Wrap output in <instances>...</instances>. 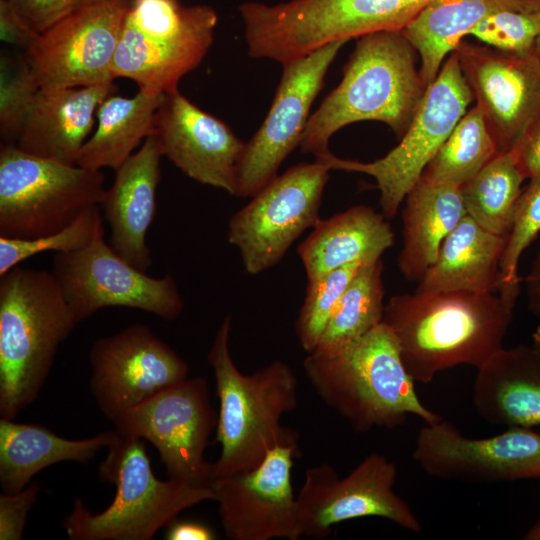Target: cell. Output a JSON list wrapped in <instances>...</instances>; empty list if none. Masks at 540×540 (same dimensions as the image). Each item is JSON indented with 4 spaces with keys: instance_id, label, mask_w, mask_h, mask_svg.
<instances>
[{
    "instance_id": "cell-1",
    "label": "cell",
    "mask_w": 540,
    "mask_h": 540,
    "mask_svg": "<svg viewBox=\"0 0 540 540\" xmlns=\"http://www.w3.org/2000/svg\"><path fill=\"white\" fill-rule=\"evenodd\" d=\"M513 308L493 292L415 291L392 296L383 322L393 332L411 377L429 383L458 365L478 368L502 348Z\"/></svg>"
},
{
    "instance_id": "cell-2",
    "label": "cell",
    "mask_w": 540,
    "mask_h": 540,
    "mask_svg": "<svg viewBox=\"0 0 540 540\" xmlns=\"http://www.w3.org/2000/svg\"><path fill=\"white\" fill-rule=\"evenodd\" d=\"M303 367L320 399L358 433L393 429L410 415L427 424L443 419L421 402L397 340L383 321L340 349L309 352Z\"/></svg>"
},
{
    "instance_id": "cell-3",
    "label": "cell",
    "mask_w": 540,
    "mask_h": 540,
    "mask_svg": "<svg viewBox=\"0 0 540 540\" xmlns=\"http://www.w3.org/2000/svg\"><path fill=\"white\" fill-rule=\"evenodd\" d=\"M231 327L227 315L207 356L219 400L216 441L221 448L212 462V479L257 467L277 446L299 450V433L281 423L282 416L297 407L294 371L287 363L274 360L251 374L242 373L230 352Z\"/></svg>"
},
{
    "instance_id": "cell-4",
    "label": "cell",
    "mask_w": 540,
    "mask_h": 540,
    "mask_svg": "<svg viewBox=\"0 0 540 540\" xmlns=\"http://www.w3.org/2000/svg\"><path fill=\"white\" fill-rule=\"evenodd\" d=\"M414 51L402 31L359 37L341 82L310 115L301 150L322 159L335 132L363 120L381 121L401 139L426 90Z\"/></svg>"
},
{
    "instance_id": "cell-5",
    "label": "cell",
    "mask_w": 540,
    "mask_h": 540,
    "mask_svg": "<svg viewBox=\"0 0 540 540\" xmlns=\"http://www.w3.org/2000/svg\"><path fill=\"white\" fill-rule=\"evenodd\" d=\"M80 323L52 271L19 265L0 276V416L38 397L59 345Z\"/></svg>"
},
{
    "instance_id": "cell-6",
    "label": "cell",
    "mask_w": 540,
    "mask_h": 540,
    "mask_svg": "<svg viewBox=\"0 0 540 540\" xmlns=\"http://www.w3.org/2000/svg\"><path fill=\"white\" fill-rule=\"evenodd\" d=\"M107 449L98 477L116 487L114 499L94 514L76 498L62 523L70 540H151L181 511L215 500L210 486L157 478L142 438L117 432Z\"/></svg>"
},
{
    "instance_id": "cell-7",
    "label": "cell",
    "mask_w": 540,
    "mask_h": 540,
    "mask_svg": "<svg viewBox=\"0 0 540 540\" xmlns=\"http://www.w3.org/2000/svg\"><path fill=\"white\" fill-rule=\"evenodd\" d=\"M433 0L246 2L239 12L248 54L282 65L335 41L402 31Z\"/></svg>"
},
{
    "instance_id": "cell-8",
    "label": "cell",
    "mask_w": 540,
    "mask_h": 540,
    "mask_svg": "<svg viewBox=\"0 0 540 540\" xmlns=\"http://www.w3.org/2000/svg\"><path fill=\"white\" fill-rule=\"evenodd\" d=\"M217 23L214 9L204 4L131 0L112 63L114 78L131 79L152 96L178 89L207 54Z\"/></svg>"
},
{
    "instance_id": "cell-9",
    "label": "cell",
    "mask_w": 540,
    "mask_h": 540,
    "mask_svg": "<svg viewBox=\"0 0 540 540\" xmlns=\"http://www.w3.org/2000/svg\"><path fill=\"white\" fill-rule=\"evenodd\" d=\"M106 189L101 170L69 165L0 148V237L33 239L68 227L100 206Z\"/></svg>"
},
{
    "instance_id": "cell-10",
    "label": "cell",
    "mask_w": 540,
    "mask_h": 540,
    "mask_svg": "<svg viewBox=\"0 0 540 540\" xmlns=\"http://www.w3.org/2000/svg\"><path fill=\"white\" fill-rule=\"evenodd\" d=\"M473 100V92L454 50L427 86L399 144L387 155L368 163L341 159L332 154L319 160L330 170L372 176L380 191L382 214L391 219Z\"/></svg>"
},
{
    "instance_id": "cell-11",
    "label": "cell",
    "mask_w": 540,
    "mask_h": 540,
    "mask_svg": "<svg viewBox=\"0 0 540 540\" xmlns=\"http://www.w3.org/2000/svg\"><path fill=\"white\" fill-rule=\"evenodd\" d=\"M329 171L316 159L290 167L230 218L227 240L238 249L247 273L279 263L292 243L315 226Z\"/></svg>"
},
{
    "instance_id": "cell-12",
    "label": "cell",
    "mask_w": 540,
    "mask_h": 540,
    "mask_svg": "<svg viewBox=\"0 0 540 540\" xmlns=\"http://www.w3.org/2000/svg\"><path fill=\"white\" fill-rule=\"evenodd\" d=\"M52 273L81 322L106 307H125L174 320L184 309L170 275L152 277L118 255L104 238L102 225L85 248L55 253Z\"/></svg>"
},
{
    "instance_id": "cell-13",
    "label": "cell",
    "mask_w": 540,
    "mask_h": 540,
    "mask_svg": "<svg viewBox=\"0 0 540 540\" xmlns=\"http://www.w3.org/2000/svg\"><path fill=\"white\" fill-rule=\"evenodd\" d=\"M217 420L208 382L196 376L164 389L113 423L118 433L149 441L158 450L169 478L210 486L212 462L204 454Z\"/></svg>"
},
{
    "instance_id": "cell-14",
    "label": "cell",
    "mask_w": 540,
    "mask_h": 540,
    "mask_svg": "<svg viewBox=\"0 0 540 540\" xmlns=\"http://www.w3.org/2000/svg\"><path fill=\"white\" fill-rule=\"evenodd\" d=\"M395 463L382 454L366 456L348 475L322 463L305 471L297 494L303 537L327 538L333 525L363 517H380L412 531L422 525L409 504L394 490Z\"/></svg>"
},
{
    "instance_id": "cell-15",
    "label": "cell",
    "mask_w": 540,
    "mask_h": 540,
    "mask_svg": "<svg viewBox=\"0 0 540 540\" xmlns=\"http://www.w3.org/2000/svg\"><path fill=\"white\" fill-rule=\"evenodd\" d=\"M131 0H104L40 33L23 57L40 88L114 81L112 63Z\"/></svg>"
},
{
    "instance_id": "cell-16",
    "label": "cell",
    "mask_w": 540,
    "mask_h": 540,
    "mask_svg": "<svg viewBox=\"0 0 540 540\" xmlns=\"http://www.w3.org/2000/svg\"><path fill=\"white\" fill-rule=\"evenodd\" d=\"M346 42L328 43L283 64L269 112L256 133L245 142L238 160L234 196H254L277 176L282 162L299 146L313 101Z\"/></svg>"
},
{
    "instance_id": "cell-17",
    "label": "cell",
    "mask_w": 540,
    "mask_h": 540,
    "mask_svg": "<svg viewBox=\"0 0 540 540\" xmlns=\"http://www.w3.org/2000/svg\"><path fill=\"white\" fill-rule=\"evenodd\" d=\"M90 392L112 422L189 377L188 363L148 326L131 324L98 338L89 351Z\"/></svg>"
},
{
    "instance_id": "cell-18",
    "label": "cell",
    "mask_w": 540,
    "mask_h": 540,
    "mask_svg": "<svg viewBox=\"0 0 540 540\" xmlns=\"http://www.w3.org/2000/svg\"><path fill=\"white\" fill-rule=\"evenodd\" d=\"M419 430L413 459L431 477L467 483L540 478V434L512 427L496 436L471 438L440 420Z\"/></svg>"
},
{
    "instance_id": "cell-19",
    "label": "cell",
    "mask_w": 540,
    "mask_h": 540,
    "mask_svg": "<svg viewBox=\"0 0 540 540\" xmlns=\"http://www.w3.org/2000/svg\"><path fill=\"white\" fill-rule=\"evenodd\" d=\"M300 451L287 446L270 450L255 468L213 478L225 536L231 540H297L303 537L291 482L294 458Z\"/></svg>"
},
{
    "instance_id": "cell-20",
    "label": "cell",
    "mask_w": 540,
    "mask_h": 540,
    "mask_svg": "<svg viewBox=\"0 0 540 540\" xmlns=\"http://www.w3.org/2000/svg\"><path fill=\"white\" fill-rule=\"evenodd\" d=\"M464 76L481 108L498 153L516 149L540 114V61L461 41Z\"/></svg>"
},
{
    "instance_id": "cell-21",
    "label": "cell",
    "mask_w": 540,
    "mask_h": 540,
    "mask_svg": "<svg viewBox=\"0 0 540 540\" xmlns=\"http://www.w3.org/2000/svg\"><path fill=\"white\" fill-rule=\"evenodd\" d=\"M153 126L163 156L186 176L234 195L245 142L226 123L175 89L164 94Z\"/></svg>"
},
{
    "instance_id": "cell-22",
    "label": "cell",
    "mask_w": 540,
    "mask_h": 540,
    "mask_svg": "<svg viewBox=\"0 0 540 540\" xmlns=\"http://www.w3.org/2000/svg\"><path fill=\"white\" fill-rule=\"evenodd\" d=\"M163 156L157 138L148 136L117 170L100 205L107 220L114 251L146 272L153 259L146 242L156 212V194Z\"/></svg>"
},
{
    "instance_id": "cell-23",
    "label": "cell",
    "mask_w": 540,
    "mask_h": 540,
    "mask_svg": "<svg viewBox=\"0 0 540 540\" xmlns=\"http://www.w3.org/2000/svg\"><path fill=\"white\" fill-rule=\"evenodd\" d=\"M115 90L114 83L40 88L15 145L35 156L76 165L99 105Z\"/></svg>"
},
{
    "instance_id": "cell-24",
    "label": "cell",
    "mask_w": 540,
    "mask_h": 540,
    "mask_svg": "<svg viewBox=\"0 0 540 540\" xmlns=\"http://www.w3.org/2000/svg\"><path fill=\"white\" fill-rule=\"evenodd\" d=\"M472 402L490 424L540 425V329L532 343L502 347L477 368Z\"/></svg>"
},
{
    "instance_id": "cell-25",
    "label": "cell",
    "mask_w": 540,
    "mask_h": 540,
    "mask_svg": "<svg viewBox=\"0 0 540 540\" xmlns=\"http://www.w3.org/2000/svg\"><path fill=\"white\" fill-rule=\"evenodd\" d=\"M312 229L297 249L307 281L349 264L380 260L395 241L385 216L366 205L319 219Z\"/></svg>"
},
{
    "instance_id": "cell-26",
    "label": "cell",
    "mask_w": 540,
    "mask_h": 540,
    "mask_svg": "<svg viewBox=\"0 0 540 540\" xmlns=\"http://www.w3.org/2000/svg\"><path fill=\"white\" fill-rule=\"evenodd\" d=\"M509 235L487 231L466 215L443 241L417 292H499L500 263Z\"/></svg>"
},
{
    "instance_id": "cell-27",
    "label": "cell",
    "mask_w": 540,
    "mask_h": 540,
    "mask_svg": "<svg viewBox=\"0 0 540 540\" xmlns=\"http://www.w3.org/2000/svg\"><path fill=\"white\" fill-rule=\"evenodd\" d=\"M403 245L398 268L410 282H419L435 262L445 238L467 215L460 187L421 179L405 197Z\"/></svg>"
},
{
    "instance_id": "cell-28",
    "label": "cell",
    "mask_w": 540,
    "mask_h": 540,
    "mask_svg": "<svg viewBox=\"0 0 540 540\" xmlns=\"http://www.w3.org/2000/svg\"><path fill=\"white\" fill-rule=\"evenodd\" d=\"M117 431L85 439H67L46 427L0 419V483L6 493L24 489L41 470L63 462L88 463L108 447Z\"/></svg>"
},
{
    "instance_id": "cell-29",
    "label": "cell",
    "mask_w": 540,
    "mask_h": 540,
    "mask_svg": "<svg viewBox=\"0 0 540 540\" xmlns=\"http://www.w3.org/2000/svg\"><path fill=\"white\" fill-rule=\"evenodd\" d=\"M532 0H433L402 33L420 56L419 69L427 86L438 75L446 56L486 16L498 11L525 10Z\"/></svg>"
},
{
    "instance_id": "cell-30",
    "label": "cell",
    "mask_w": 540,
    "mask_h": 540,
    "mask_svg": "<svg viewBox=\"0 0 540 540\" xmlns=\"http://www.w3.org/2000/svg\"><path fill=\"white\" fill-rule=\"evenodd\" d=\"M163 95L138 90L133 97L109 95L96 112V129L81 149L76 165L117 170L153 133Z\"/></svg>"
},
{
    "instance_id": "cell-31",
    "label": "cell",
    "mask_w": 540,
    "mask_h": 540,
    "mask_svg": "<svg viewBox=\"0 0 540 540\" xmlns=\"http://www.w3.org/2000/svg\"><path fill=\"white\" fill-rule=\"evenodd\" d=\"M525 176L515 150L497 153L460 187L466 214L497 235H509Z\"/></svg>"
},
{
    "instance_id": "cell-32",
    "label": "cell",
    "mask_w": 540,
    "mask_h": 540,
    "mask_svg": "<svg viewBox=\"0 0 540 540\" xmlns=\"http://www.w3.org/2000/svg\"><path fill=\"white\" fill-rule=\"evenodd\" d=\"M383 270L381 259L359 268L313 351L330 352L340 349L358 340L383 321Z\"/></svg>"
},
{
    "instance_id": "cell-33",
    "label": "cell",
    "mask_w": 540,
    "mask_h": 540,
    "mask_svg": "<svg viewBox=\"0 0 540 540\" xmlns=\"http://www.w3.org/2000/svg\"><path fill=\"white\" fill-rule=\"evenodd\" d=\"M497 153L484 114L476 104L457 123L425 168L422 178L461 187Z\"/></svg>"
},
{
    "instance_id": "cell-34",
    "label": "cell",
    "mask_w": 540,
    "mask_h": 540,
    "mask_svg": "<svg viewBox=\"0 0 540 540\" xmlns=\"http://www.w3.org/2000/svg\"><path fill=\"white\" fill-rule=\"evenodd\" d=\"M362 265L349 264L308 280L295 324L299 343L307 353L318 346L343 293Z\"/></svg>"
},
{
    "instance_id": "cell-35",
    "label": "cell",
    "mask_w": 540,
    "mask_h": 540,
    "mask_svg": "<svg viewBox=\"0 0 540 540\" xmlns=\"http://www.w3.org/2000/svg\"><path fill=\"white\" fill-rule=\"evenodd\" d=\"M103 225L100 206L85 211L68 227L33 239L0 237V276L35 255L72 252L87 247Z\"/></svg>"
},
{
    "instance_id": "cell-36",
    "label": "cell",
    "mask_w": 540,
    "mask_h": 540,
    "mask_svg": "<svg viewBox=\"0 0 540 540\" xmlns=\"http://www.w3.org/2000/svg\"><path fill=\"white\" fill-rule=\"evenodd\" d=\"M540 232V181H530L519 197L514 221L502 255V285L498 294L514 307L520 292L518 265L523 252Z\"/></svg>"
},
{
    "instance_id": "cell-37",
    "label": "cell",
    "mask_w": 540,
    "mask_h": 540,
    "mask_svg": "<svg viewBox=\"0 0 540 540\" xmlns=\"http://www.w3.org/2000/svg\"><path fill=\"white\" fill-rule=\"evenodd\" d=\"M39 89L23 55L1 57L0 134L4 144H16Z\"/></svg>"
},
{
    "instance_id": "cell-38",
    "label": "cell",
    "mask_w": 540,
    "mask_h": 540,
    "mask_svg": "<svg viewBox=\"0 0 540 540\" xmlns=\"http://www.w3.org/2000/svg\"><path fill=\"white\" fill-rule=\"evenodd\" d=\"M468 35L504 53L529 55L535 52L540 35V13L532 0L529 9H506L486 16Z\"/></svg>"
},
{
    "instance_id": "cell-39",
    "label": "cell",
    "mask_w": 540,
    "mask_h": 540,
    "mask_svg": "<svg viewBox=\"0 0 540 540\" xmlns=\"http://www.w3.org/2000/svg\"><path fill=\"white\" fill-rule=\"evenodd\" d=\"M29 27L40 34L64 17L104 0H8Z\"/></svg>"
},
{
    "instance_id": "cell-40",
    "label": "cell",
    "mask_w": 540,
    "mask_h": 540,
    "mask_svg": "<svg viewBox=\"0 0 540 540\" xmlns=\"http://www.w3.org/2000/svg\"><path fill=\"white\" fill-rule=\"evenodd\" d=\"M40 486L31 481L24 489L0 495V540H21L27 516L38 498Z\"/></svg>"
},
{
    "instance_id": "cell-41",
    "label": "cell",
    "mask_w": 540,
    "mask_h": 540,
    "mask_svg": "<svg viewBox=\"0 0 540 540\" xmlns=\"http://www.w3.org/2000/svg\"><path fill=\"white\" fill-rule=\"evenodd\" d=\"M38 35L8 0H0V36L2 41L21 46L26 50Z\"/></svg>"
},
{
    "instance_id": "cell-42",
    "label": "cell",
    "mask_w": 540,
    "mask_h": 540,
    "mask_svg": "<svg viewBox=\"0 0 540 540\" xmlns=\"http://www.w3.org/2000/svg\"><path fill=\"white\" fill-rule=\"evenodd\" d=\"M514 150L525 178L540 181V114L531 123Z\"/></svg>"
},
{
    "instance_id": "cell-43",
    "label": "cell",
    "mask_w": 540,
    "mask_h": 540,
    "mask_svg": "<svg viewBox=\"0 0 540 540\" xmlns=\"http://www.w3.org/2000/svg\"><path fill=\"white\" fill-rule=\"evenodd\" d=\"M165 539L167 540H214L215 532L206 524L176 518L166 526Z\"/></svg>"
},
{
    "instance_id": "cell-44",
    "label": "cell",
    "mask_w": 540,
    "mask_h": 540,
    "mask_svg": "<svg viewBox=\"0 0 540 540\" xmlns=\"http://www.w3.org/2000/svg\"><path fill=\"white\" fill-rule=\"evenodd\" d=\"M523 281L526 289L527 307L533 314L540 315V248Z\"/></svg>"
},
{
    "instance_id": "cell-45",
    "label": "cell",
    "mask_w": 540,
    "mask_h": 540,
    "mask_svg": "<svg viewBox=\"0 0 540 540\" xmlns=\"http://www.w3.org/2000/svg\"><path fill=\"white\" fill-rule=\"evenodd\" d=\"M526 540H540V520L537 521L523 537Z\"/></svg>"
},
{
    "instance_id": "cell-46",
    "label": "cell",
    "mask_w": 540,
    "mask_h": 540,
    "mask_svg": "<svg viewBox=\"0 0 540 540\" xmlns=\"http://www.w3.org/2000/svg\"><path fill=\"white\" fill-rule=\"evenodd\" d=\"M533 3H534V6L535 8L539 11L540 13V0H533ZM535 52H536V55L540 61V35L537 37V40H536V43H535Z\"/></svg>"
}]
</instances>
